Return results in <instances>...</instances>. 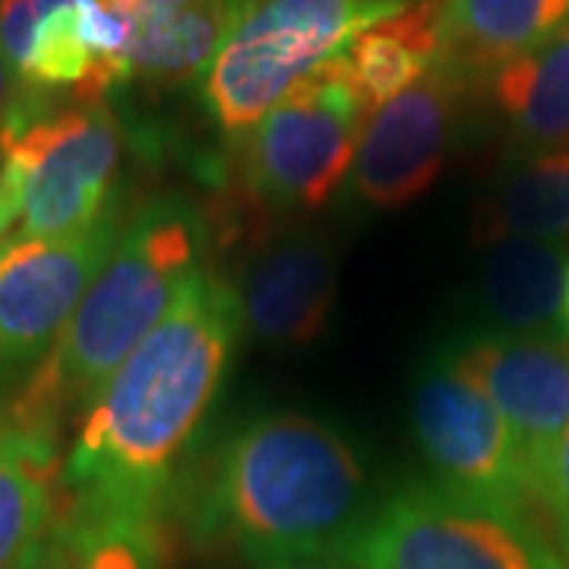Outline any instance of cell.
Instances as JSON below:
<instances>
[{
	"mask_svg": "<svg viewBox=\"0 0 569 569\" xmlns=\"http://www.w3.org/2000/svg\"><path fill=\"white\" fill-rule=\"evenodd\" d=\"M241 336L234 284L200 269L77 421L58 493L156 519Z\"/></svg>",
	"mask_w": 569,
	"mask_h": 569,
	"instance_id": "cell-1",
	"label": "cell"
},
{
	"mask_svg": "<svg viewBox=\"0 0 569 569\" xmlns=\"http://www.w3.org/2000/svg\"><path fill=\"white\" fill-rule=\"evenodd\" d=\"M367 507V471L346 433L305 411H263L234 427L206 478V531L253 567L336 560Z\"/></svg>",
	"mask_w": 569,
	"mask_h": 569,
	"instance_id": "cell-2",
	"label": "cell"
},
{
	"mask_svg": "<svg viewBox=\"0 0 569 569\" xmlns=\"http://www.w3.org/2000/svg\"><path fill=\"white\" fill-rule=\"evenodd\" d=\"M203 212L183 193H159L123 216L118 244L48 351L3 402L26 421L61 433L99 399L114 370L159 326L203 266Z\"/></svg>",
	"mask_w": 569,
	"mask_h": 569,
	"instance_id": "cell-3",
	"label": "cell"
},
{
	"mask_svg": "<svg viewBox=\"0 0 569 569\" xmlns=\"http://www.w3.org/2000/svg\"><path fill=\"white\" fill-rule=\"evenodd\" d=\"M123 127L108 102H67L17 89L0 123V171L20 187L26 241L82 234L121 203Z\"/></svg>",
	"mask_w": 569,
	"mask_h": 569,
	"instance_id": "cell-4",
	"label": "cell"
},
{
	"mask_svg": "<svg viewBox=\"0 0 569 569\" xmlns=\"http://www.w3.org/2000/svg\"><path fill=\"white\" fill-rule=\"evenodd\" d=\"M367 108L332 58L234 142V200L269 224L320 212L348 181Z\"/></svg>",
	"mask_w": 569,
	"mask_h": 569,
	"instance_id": "cell-5",
	"label": "cell"
},
{
	"mask_svg": "<svg viewBox=\"0 0 569 569\" xmlns=\"http://www.w3.org/2000/svg\"><path fill=\"white\" fill-rule=\"evenodd\" d=\"M336 560L348 569H569L548 526L437 481L370 507Z\"/></svg>",
	"mask_w": 569,
	"mask_h": 569,
	"instance_id": "cell-6",
	"label": "cell"
},
{
	"mask_svg": "<svg viewBox=\"0 0 569 569\" xmlns=\"http://www.w3.org/2000/svg\"><path fill=\"white\" fill-rule=\"evenodd\" d=\"M411 0H238L222 48L203 80L209 118L238 140L269 108L346 51L367 26Z\"/></svg>",
	"mask_w": 569,
	"mask_h": 569,
	"instance_id": "cell-7",
	"label": "cell"
},
{
	"mask_svg": "<svg viewBox=\"0 0 569 569\" xmlns=\"http://www.w3.org/2000/svg\"><path fill=\"white\" fill-rule=\"evenodd\" d=\"M411 430L437 485L541 519L529 459L503 415L437 358L415 377Z\"/></svg>",
	"mask_w": 569,
	"mask_h": 569,
	"instance_id": "cell-8",
	"label": "cell"
},
{
	"mask_svg": "<svg viewBox=\"0 0 569 569\" xmlns=\"http://www.w3.org/2000/svg\"><path fill=\"white\" fill-rule=\"evenodd\" d=\"M121 224L123 200L82 234L13 238L0 247V387L22 383L58 346L118 244Z\"/></svg>",
	"mask_w": 569,
	"mask_h": 569,
	"instance_id": "cell-9",
	"label": "cell"
},
{
	"mask_svg": "<svg viewBox=\"0 0 569 569\" xmlns=\"http://www.w3.org/2000/svg\"><path fill=\"white\" fill-rule=\"evenodd\" d=\"M468 96L471 89L433 63L406 92L367 111L348 171L355 203L392 212L425 197L447 164Z\"/></svg>",
	"mask_w": 569,
	"mask_h": 569,
	"instance_id": "cell-10",
	"label": "cell"
},
{
	"mask_svg": "<svg viewBox=\"0 0 569 569\" xmlns=\"http://www.w3.org/2000/svg\"><path fill=\"white\" fill-rule=\"evenodd\" d=\"M437 361L488 396L535 475L569 427L567 336L475 332L443 348Z\"/></svg>",
	"mask_w": 569,
	"mask_h": 569,
	"instance_id": "cell-11",
	"label": "cell"
},
{
	"mask_svg": "<svg viewBox=\"0 0 569 569\" xmlns=\"http://www.w3.org/2000/svg\"><path fill=\"white\" fill-rule=\"evenodd\" d=\"M244 332L269 348H305L323 339L336 291L339 253L323 228L288 224L263 231L234 284Z\"/></svg>",
	"mask_w": 569,
	"mask_h": 569,
	"instance_id": "cell-12",
	"label": "cell"
},
{
	"mask_svg": "<svg viewBox=\"0 0 569 569\" xmlns=\"http://www.w3.org/2000/svg\"><path fill=\"white\" fill-rule=\"evenodd\" d=\"M478 244L481 260L475 272V310L485 332L567 336L563 295L569 247L519 234H490L478 238Z\"/></svg>",
	"mask_w": 569,
	"mask_h": 569,
	"instance_id": "cell-13",
	"label": "cell"
},
{
	"mask_svg": "<svg viewBox=\"0 0 569 569\" xmlns=\"http://www.w3.org/2000/svg\"><path fill=\"white\" fill-rule=\"evenodd\" d=\"M569 22V0H437V67L475 92Z\"/></svg>",
	"mask_w": 569,
	"mask_h": 569,
	"instance_id": "cell-14",
	"label": "cell"
},
{
	"mask_svg": "<svg viewBox=\"0 0 569 569\" xmlns=\"http://www.w3.org/2000/svg\"><path fill=\"white\" fill-rule=\"evenodd\" d=\"M485 89L512 156L569 149V22L503 63Z\"/></svg>",
	"mask_w": 569,
	"mask_h": 569,
	"instance_id": "cell-15",
	"label": "cell"
},
{
	"mask_svg": "<svg viewBox=\"0 0 569 569\" xmlns=\"http://www.w3.org/2000/svg\"><path fill=\"white\" fill-rule=\"evenodd\" d=\"M61 433L20 421L0 399V569L39 541L61 490Z\"/></svg>",
	"mask_w": 569,
	"mask_h": 569,
	"instance_id": "cell-16",
	"label": "cell"
},
{
	"mask_svg": "<svg viewBox=\"0 0 569 569\" xmlns=\"http://www.w3.org/2000/svg\"><path fill=\"white\" fill-rule=\"evenodd\" d=\"M17 569H159L156 519L58 493L48 529Z\"/></svg>",
	"mask_w": 569,
	"mask_h": 569,
	"instance_id": "cell-17",
	"label": "cell"
},
{
	"mask_svg": "<svg viewBox=\"0 0 569 569\" xmlns=\"http://www.w3.org/2000/svg\"><path fill=\"white\" fill-rule=\"evenodd\" d=\"M238 0H197L183 10L133 22L127 82L146 89H178L206 80L222 48Z\"/></svg>",
	"mask_w": 569,
	"mask_h": 569,
	"instance_id": "cell-18",
	"label": "cell"
},
{
	"mask_svg": "<svg viewBox=\"0 0 569 569\" xmlns=\"http://www.w3.org/2000/svg\"><path fill=\"white\" fill-rule=\"evenodd\" d=\"M437 0H411L399 13L367 26L342 51L348 80L367 111L387 104L437 63Z\"/></svg>",
	"mask_w": 569,
	"mask_h": 569,
	"instance_id": "cell-19",
	"label": "cell"
},
{
	"mask_svg": "<svg viewBox=\"0 0 569 569\" xmlns=\"http://www.w3.org/2000/svg\"><path fill=\"white\" fill-rule=\"evenodd\" d=\"M475 231L569 247V149L509 156L478 209Z\"/></svg>",
	"mask_w": 569,
	"mask_h": 569,
	"instance_id": "cell-20",
	"label": "cell"
},
{
	"mask_svg": "<svg viewBox=\"0 0 569 569\" xmlns=\"http://www.w3.org/2000/svg\"><path fill=\"white\" fill-rule=\"evenodd\" d=\"M535 500L550 538L569 560V427L545 456V462L535 468Z\"/></svg>",
	"mask_w": 569,
	"mask_h": 569,
	"instance_id": "cell-21",
	"label": "cell"
},
{
	"mask_svg": "<svg viewBox=\"0 0 569 569\" xmlns=\"http://www.w3.org/2000/svg\"><path fill=\"white\" fill-rule=\"evenodd\" d=\"M111 10L123 13L130 22L149 20V17H162V13H174V10H183L197 0H102Z\"/></svg>",
	"mask_w": 569,
	"mask_h": 569,
	"instance_id": "cell-22",
	"label": "cell"
},
{
	"mask_svg": "<svg viewBox=\"0 0 569 569\" xmlns=\"http://www.w3.org/2000/svg\"><path fill=\"white\" fill-rule=\"evenodd\" d=\"M20 219H22L20 187H17V181H13L7 171H0V241L10 234V228L20 222Z\"/></svg>",
	"mask_w": 569,
	"mask_h": 569,
	"instance_id": "cell-23",
	"label": "cell"
},
{
	"mask_svg": "<svg viewBox=\"0 0 569 569\" xmlns=\"http://www.w3.org/2000/svg\"><path fill=\"white\" fill-rule=\"evenodd\" d=\"M17 99V77L10 73V67L3 61V54H0V123L7 118V111H10V104Z\"/></svg>",
	"mask_w": 569,
	"mask_h": 569,
	"instance_id": "cell-24",
	"label": "cell"
},
{
	"mask_svg": "<svg viewBox=\"0 0 569 569\" xmlns=\"http://www.w3.org/2000/svg\"><path fill=\"white\" fill-rule=\"evenodd\" d=\"M260 569H348L342 567L339 560H295V563H272V567H260Z\"/></svg>",
	"mask_w": 569,
	"mask_h": 569,
	"instance_id": "cell-25",
	"label": "cell"
},
{
	"mask_svg": "<svg viewBox=\"0 0 569 569\" xmlns=\"http://www.w3.org/2000/svg\"><path fill=\"white\" fill-rule=\"evenodd\" d=\"M563 326H567V336H569V269H567V295H563Z\"/></svg>",
	"mask_w": 569,
	"mask_h": 569,
	"instance_id": "cell-26",
	"label": "cell"
}]
</instances>
